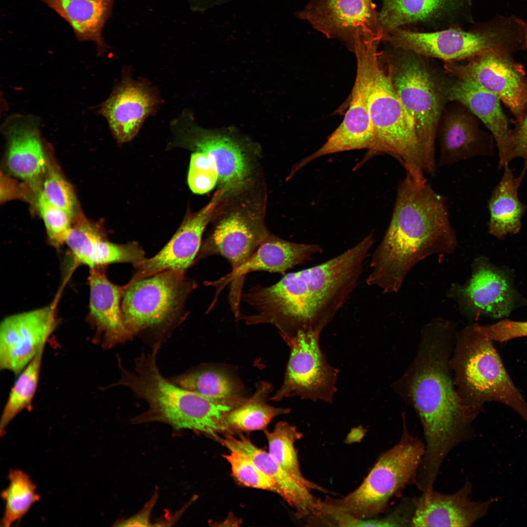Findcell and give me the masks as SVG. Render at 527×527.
Here are the masks:
<instances>
[{
	"label": "cell",
	"mask_w": 527,
	"mask_h": 527,
	"mask_svg": "<svg viewBox=\"0 0 527 527\" xmlns=\"http://www.w3.org/2000/svg\"><path fill=\"white\" fill-rule=\"evenodd\" d=\"M3 125L8 141V169L36 188L47 168L39 122L18 115L8 118Z\"/></svg>",
	"instance_id": "cell-24"
},
{
	"label": "cell",
	"mask_w": 527,
	"mask_h": 527,
	"mask_svg": "<svg viewBox=\"0 0 527 527\" xmlns=\"http://www.w3.org/2000/svg\"><path fill=\"white\" fill-rule=\"evenodd\" d=\"M219 180V172L213 158L206 153L193 151L190 157L188 184L195 194L211 191Z\"/></svg>",
	"instance_id": "cell-39"
},
{
	"label": "cell",
	"mask_w": 527,
	"mask_h": 527,
	"mask_svg": "<svg viewBox=\"0 0 527 527\" xmlns=\"http://www.w3.org/2000/svg\"><path fill=\"white\" fill-rule=\"evenodd\" d=\"M377 39L357 41L354 45L357 73L361 81L374 134L371 152L396 157L406 175L416 180L426 173L423 150L413 121L395 88L390 60L379 51Z\"/></svg>",
	"instance_id": "cell-4"
},
{
	"label": "cell",
	"mask_w": 527,
	"mask_h": 527,
	"mask_svg": "<svg viewBox=\"0 0 527 527\" xmlns=\"http://www.w3.org/2000/svg\"><path fill=\"white\" fill-rule=\"evenodd\" d=\"M456 102L446 110L442 122L440 121L437 168L493 153L492 136L481 129L478 119L468 108Z\"/></svg>",
	"instance_id": "cell-22"
},
{
	"label": "cell",
	"mask_w": 527,
	"mask_h": 527,
	"mask_svg": "<svg viewBox=\"0 0 527 527\" xmlns=\"http://www.w3.org/2000/svg\"><path fill=\"white\" fill-rule=\"evenodd\" d=\"M297 16L327 38L344 42L352 51L358 38L383 37L373 0H309Z\"/></svg>",
	"instance_id": "cell-15"
},
{
	"label": "cell",
	"mask_w": 527,
	"mask_h": 527,
	"mask_svg": "<svg viewBox=\"0 0 527 527\" xmlns=\"http://www.w3.org/2000/svg\"><path fill=\"white\" fill-rule=\"evenodd\" d=\"M224 198V191L219 189L205 206L186 216L172 238L157 254L133 265L136 271L128 284L166 270L186 272L194 264L203 232Z\"/></svg>",
	"instance_id": "cell-18"
},
{
	"label": "cell",
	"mask_w": 527,
	"mask_h": 527,
	"mask_svg": "<svg viewBox=\"0 0 527 527\" xmlns=\"http://www.w3.org/2000/svg\"><path fill=\"white\" fill-rule=\"evenodd\" d=\"M471 484L464 486L452 494H444L434 489L422 492L414 499L415 510L411 527H471L487 513L497 498L486 501L470 499Z\"/></svg>",
	"instance_id": "cell-23"
},
{
	"label": "cell",
	"mask_w": 527,
	"mask_h": 527,
	"mask_svg": "<svg viewBox=\"0 0 527 527\" xmlns=\"http://www.w3.org/2000/svg\"><path fill=\"white\" fill-rule=\"evenodd\" d=\"M159 343L151 353L137 359L133 371L127 370L119 363L121 377L116 385L128 387L148 404L147 409L133 419L132 422H163L175 430H193L217 440L225 416L246 398L237 396L210 399L165 379L156 363Z\"/></svg>",
	"instance_id": "cell-5"
},
{
	"label": "cell",
	"mask_w": 527,
	"mask_h": 527,
	"mask_svg": "<svg viewBox=\"0 0 527 527\" xmlns=\"http://www.w3.org/2000/svg\"><path fill=\"white\" fill-rule=\"evenodd\" d=\"M448 294L457 303L461 312L470 318L506 317L515 301V293L506 274L484 257L473 263L468 282L465 284H453Z\"/></svg>",
	"instance_id": "cell-17"
},
{
	"label": "cell",
	"mask_w": 527,
	"mask_h": 527,
	"mask_svg": "<svg viewBox=\"0 0 527 527\" xmlns=\"http://www.w3.org/2000/svg\"><path fill=\"white\" fill-rule=\"evenodd\" d=\"M389 59L393 82L411 117L423 150L426 173L437 168L435 142L446 97L443 86L426 65L423 57L394 48Z\"/></svg>",
	"instance_id": "cell-10"
},
{
	"label": "cell",
	"mask_w": 527,
	"mask_h": 527,
	"mask_svg": "<svg viewBox=\"0 0 527 527\" xmlns=\"http://www.w3.org/2000/svg\"><path fill=\"white\" fill-rule=\"evenodd\" d=\"M223 457L229 463L232 475L239 484L245 486L270 491L280 495L274 481L264 474L247 456L230 450Z\"/></svg>",
	"instance_id": "cell-37"
},
{
	"label": "cell",
	"mask_w": 527,
	"mask_h": 527,
	"mask_svg": "<svg viewBox=\"0 0 527 527\" xmlns=\"http://www.w3.org/2000/svg\"><path fill=\"white\" fill-rule=\"evenodd\" d=\"M374 142V130L364 88L361 80L356 76L350 104L342 122L322 147L302 160L298 167L301 168L315 159L335 153L362 149L371 151Z\"/></svg>",
	"instance_id": "cell-28"
},
{
	"label": "cell",
	"mask_w": 527,
	"mask_h": 527,
	"mask_svg": "<svg viewBox=\"0 0 527 527\" xmlns=\"http://www.w3.org/2000/svg\"><path fill=\"white\" fill-rule=\"evenodd\" d=\"M444 63L468 60L490 51L511 54L527 48V23L514 16H497L468 31L452 27L433 32L395 28L383 34L382 41Z\"/></svg>",
	"instance_id": "cell-7"
},
{
	"label": "cell",
	"mask_w": 527,
	"mask_h": 527,
	"mask_svg": "<svg viewBox=\"0 0 527 527\" xmlns=\"http://www.w3.org/2000/svg\"><path fill=\"white\" fill-rule=\"evenodd\" d=\"M219 216L207 237L202 242L195 264L216 255L225 258L234 273L251 258L270 234L261 214L243 203L226 208Z\"/></svg>",
	"instance_id": "cell-14"
},
{
	"label": "cell",
	"mask_w": 527,
	"mask_h": 527,
	"mask_svg": "<svg viewBox=\"0 0 527 527\" xmlns=\"http://www.w3.org/2000/svg\"><path fill=\"white\" fill-rule=\"evenodd\" d=\"M106 267L90 269L89 311L87 320L102 339L105 347L130 338L123 324L121 303L128 286L111 282L105 274Z\"/></svg>",
	"instance_id": "cell-25"
},
{
	"label": "cell",
	"mask_w": 527,
	"mask_h": 527,
	"mask_svg": "<svg viewBox=\"0 0 527 527\" xmlns=\"http://www.w3.org/2000/svg\"><path fill=\"white\" fill-rule=\"evenodd\" d=\"M400 440L383 453L360 486L343 498H327L325 507L340 513L348 526L361 527L386 507L390 499L406 485L415 483L425 446L408 431L405 414Z\"/></svg>",
	"instance_id": "cell-8"
},
{
	"label": "cell",
	"mask_w": 527,
	"mask_h": 527,
	"mask_svg": "<svg viewBox=\"0 0 527 527\" xmlns=\"http://www.w3.org/2000/svg\"><path fill=\"white\" fill-rule=\"evenodd\" d=\"M171 381L210 399L241 396L242 387L238 382L228 372L218 368L200 367L178 375Z\"/></svg>",
	"instance_id": "cell-34"
},
{
	"label": "cell",
	"mask_w": 527,
	"mask_h": 527,
	"mask_svg": "<svg viewBox=\"0 0 527 527\" xmlns=\"http://www.w3.org/2000/svg\"><path fill=\"white\" fill-rule=\"evenodd\" d=\"M268 453L273 459L294 480L309 490L324 491L323 488L305 479L302 474L295 443L302 436L296 427L286 422H279L273 431L264 430Z\"/></svg>",
	"instance_id": "cell-33"
},
{
	"label": "cell",
	"mask_w": 527,
	"mask_h": 527,
	"mask_svg": "<svg viewBox=\"0 0 527 527\" xmlns=\"http://www.w3.org/2000/svg\"><path fill=\"white\" fill-rule=\"evenodd\" d=\"M218 441L229 450L247 456L274 481L280 489V496L294 508L297 518L317 515L319 500L313 497L310 490L289 475L268 452L256 446L249 438L241 433L238 437L230 434H223V437H220Z\"/></svg>",
	"instance_id": "cell-27"
},
{
	"label": "cell",
	"mask_w": 527,
	"mask_h": 527,
	"mask_svg": "<svg viewBox=\"0 0 527 527\" xmlns=\"http://www.w3.org/2000/svg\"><path fill=\"white\" fill-rule=\"evenodd\" d=\"M320 335L301 333L286 342L290 353L284 381L272 400L298 396L314 402H332L339 370L329 364L322 351Z\"/></svg>",
	"instance_id": "cell-12"
},
{
	"label": "cell",
	"mask_w": 527,
	"mask_h": 527,
	"mask_svg": "<svg viewBox=\"0 0 527 527\" xmlns=\"http://www.w3.org/2000/svg\"><path fill=\"white\" fill-rule=\"evenodd\" d=\"M41 191L52 204L71 217L76 208V198L70 184L54 167L48 166Z\"/></svg>",
	"instance_id": "cell-40"
},
{
	"label": "cell",
	"mask_w": 527,
	"mask_h": 527,
	"mask_svg": "<svg viewBox=\"0 0 527 527\" xmlns=\"http://www.w3.org/2000/svg\"><path fill=\"white\" fill-rule=\"evenodd\" d=\"M40 0L69 24L79 41L94 42L99 54L106 51L102 31L111 16L114 0Z\"/></svg>",
	"instance_id": "cell-30"
},
{
	"label": "cell",
	"mask_w": 527,
	"mask_h": 527,
	"mask_svg": "<svg viewBox=\"0 0 527 527\" xmlns=\"http://www.w3.org/2000/svg\"><path fill=\"white\" fill-rule=\"evenodd\" d=\"M171 126L173 145L203 152L213 158L219 172V189L224 191L225 197L246 190L252 168L244 144L234 133L203 129L187 111L174 121Z\"/></svg>",
	"instance_id": "cell-11"
},
{
	"label": "cell",
	"mask_w": 527,
	"mask_h": 527,
	"mask_svg": "<svg viewBox=\"0 0 527 527\" xmlns=\"http://www.w3.org/2000/svg\"><path fill=\"white\" fill-rule=\"evenodd\" d=\"M456 332L443 318L426 324L412 362L393 384L421 423L426 445L418 473L427 483L435 481L447 455L472 434L473 421L461 406L450 366Z\"/></svg>",
	"instance_id": "cell-1"
},
{
	"label": "cell",
	"mask_w": 527,
	"mask_h": 527,
	"mask_svg": "<svg viewBox=\"0 0 527 527\" xmlns=\"http://www.w3.org/2000/svg\"><path fill=\"white\" fill-rule=\"evenodd\" d=\"M8 476L9 485L1 494L5 508L0 526L4 527L19 521L40 498L36 485L27 473L12 469Z\"/></svg>",
	"instance_id": "cell-36"
},
{
	"label": "cell",
	"mask_w": 527,
	"mask_h": 527,
	"mask_svg": "<svg viewBox=\"0 0 527 527\" xmlns=\"http://www.w3.org/2000/svg\"><path fill=\"white\" fill-rule=\"evenodd\" d=\"M43 349L19 374L1 414L0 435H4L11 422L22 410L31 409L39 381Z\"/></svg>",
	"instance_id": "cell-35"
},
{
	"label": "cell",
	"mask_w": 527,
	"mask_h": 527,
	"mask_svg": "<svg viewBox=\"0 0 527 527\" xmlns=\"http://www.w3.org/2000/svg\"><path fill=\"white\" fill-rule=\"evenodd\" d=\"M512 54L490 51L465 63H445V70L458 79L472 82L496 96L520 121L527 109V79L524 67Z\"/></svg>",
	"instance_id": "cell-13"
},
{
	"label": "cell",
	"mask_w": 527,
	"mask_h": 527,
	"mask_svg": "<svg viewBox=\"0 0 527 527\" xmlns=\"http://www.w3.org/2000/svg\"><path fill=\"white\" fill-rule=\"evenodd\" d=\"M516 122L515 128L510 130L505 155L499 161V168L509 164L515 158H522L524 165L519 177L523 180L527 171V109L522 119Z\"/></svg>",
	"instance_id": "cell-41"
},
{
	"label": "cell",
	"mask_w": 527,
	"mask_h": 527,
	"mask_svg": "<svg viewBox=\"0 0 527 527\" xmlns=\"http://www.w3.org/2000/svg\"><path fill=\"white\" fill-rule=\"evenodd\" d=\"M443 88L446 99L463 104L483 122L496 142L499 159L502 158L511 129L499 98L478 85L461 79H457Z\"/></svg>",
	"instance_id": "cell-29"
},
{
	"label": "cell",
	"mask_w": 527,
	"mask_h": 527,
	"mask_svg": "<svg viewBox=\"0 0 527 527\" xmlns=\"http://www.w3.org/2000/svg\"><path fill=\"white\" fill-rule=\"evenodd\" d=\"M36 204L44 222L50 244L59 247L65 243L72 227L71 217L63 210L50 203L40 189Z\"/></svg>",
	"instance_id": "cell-38"
},
{
	"label": "cell",
	"mask_w": 527,
	"mask_h": 527,
	"mask_svg": "<svg viewBox=\"0 0 527 527\" xmlns=\"http://www.w3.org/2000/svg\"><path fill=\"white\" fill-rule=\"evenodd\" d=\"M123 296V324L130 337L147 332L163 334L187 315L185 304L197 284L185 272L169 270L131 284Z\"/></svg>",
	"instance_id": "cell-9"
},
{
	"label": "cell",
	"mask_w": 527,
	"mask_h": 527,
	"mask_svg": "<svg viewBox=\"0 0 527 527\" xmlns=\"http://www.w3.org/2000/svg\"><path fill=\"white\" fill-rule=\"evenodd\" d=\"M65 243L76 260L90 268L114 263L134 265L146 258L144 251L137 242L112 243L99 227L85 219L72 225Z\"/></svg>",
	"instance_id": "cell-26"
},
{
	"label": "cell",
	"mask_w": 527,
	"mask_h": 527,
	"mask_svg": "<svg viewBox=\"0 0 527 527\" xmlns=\"http://www.w3.org/2000/svg\"><path fill=\"white\" fill-rule=\"evenodd\" d=\"M160 103L156 90L144 80L135 81L125 70L121 81L99 110L119 143L132 140L147 117L155 113Z\"/></svg>",
	"instance_id": "cell-20"
},
{
	"label": "cell",
	"mask_w": 527,
	"mask_h": 527,
	"mask_svg": "<svg viewBox=\"0 0 527 527\" xmlns=\"http://www.w3.org/2000/svg\"><path fill=\"white\" fill-rule=\"evenodd\" d=\"M503 168V176L492 190L487 203L490 215L488 231L499 239L519 232L527 209L518 194L522 181L514 176L508 164Z\"/></svg>",
	"instance_id": "cell-31"
},
{
	"label": "cell",
	"mask_w": 527,
	"mask_h": 527,
	"mask_svg": "<svg viewBox=\"0 0 527 527\" xmlns=\"http://www.w3.org/2000/svg\"><path fill=\"white\" fill-rule=\"evenodd\" d=\"M374 243L372 234L322 264L285 274L269 286L243 293L241 302L256 310L242 315L246 324L274 325L286 343L301 333L321 334L357 286Z\"/></svg>",
	"instance_id": "cell-2"
},
{
	"label": "cell",
	"mask_w": 527,
	"mask_h": 527,
	"mask_svg": "<svg viewBox=\"0 0 527 527\" xmlns=\"http://www.w3.org/2000/svg\"><path fill=\"white\" fill-rule=\"evenodd\" d=\"M323 251L319 244L291 242L270 234L238 270L230 272L217 281L206 282V285L215 286L219 292L224 286L230 284L229 304L234 316L238 317L241 314L240 306L243 287L247 273L265 271L284 275L288 270L304 264Z\"/></svg>",
	"instance_id": "cell-19"
},
{
	"label": "cell",
	"mask_w": 527,
	"mask_h": 527,
	"mask_svg": "<svg viewBox=\"0 0 527 527\" xmlns=\"http://www.w3.org/2000/svg\"><path fill=\"white\" fill-rule=\"evenodd\" d=\"M272 390L266 382L258 384L255 393L224 417L222 424L223 434L264 430L277 416L289 413L290 409L276 407L266 402Z\"/></svg>",
	"instance_id": "cell-32"
},
{
	"label": "cell",
	"mask_w": 527,
	"mask_h": 527,
	"mask_svg": "<svg viewBox=\"0 0 527 527\" xmlns=\"http://www.w3.org/2000/svg\"><path fill=\"white\" fill-rule=\"evenodd\" d=\"M492 342L480 332L476 324L456 332L450 366L461 406L474 421L485 403H501L527 423V403L510 379Z\"/></svg>",
	"instance_id": "cell-6"
},
{
	"label": "cell",
	"mask_w": 527,
	"mask_h": 527,
	"mask_svg": "<svg viewBox=\"0 0 527 527\" xmlns=\"http://www.w3.org/2000/svg\"><path fill=\"white\" fill-rule=\"evenodd\" d=\"M157 492H155L144 508L139 513L128 519L120 520L115 523V526L121 527H148L151 526L150 518L152 510L157 500Z\"/></svg>",
	"instance_id": "cell-42"
},
{
	"label": "cell",
	"mask_w": 527,
	"mask_h": 527,
	"mask_svg": "<svg viewBox=\"0 0 527 527\" xmlns=\"http://www.w3.org/2000/svg\"><path fill=\"white\" fill-rule=\"evenodd\" d=\"M471 4V0H383L379 13L382 33L414 24L461 28L473 22Z\"/></svg>",
	"instance_id": "cell-21"
},
{
	"label": "cell",
	"mask_w": 527,
	"mask_h": 527,
	"mask_svg": "<svg viewBox=\"0 0 527 527\" xmlns=\"http://www.w3.org/2000/svg\"><path fill=\"white\" fill-rule=\"evenodd\" d=\"M457 245L446 199L426 180L406 175L399 184L388 227L372 255L366 284L384 293L397 292L419 262L434 254H452Z\"/></svg>",
	"instance_id": "cell-3"
},
{
	"label": "cell",
	"mask_w": 527,
	"mask_h": 527,
	"mask_svg": "<svg viewBox=\"0 0 527 527\" xmlns=\"http://www.w3.org/2000/svg\"><path fill=\"white\" fill-rule=\"evenodd\" d=\"M58 324L55 304L5 317L0 324V368L19 375Z\"/></svg>",
	"instance_id": "cell-16"
}]
</instances>
